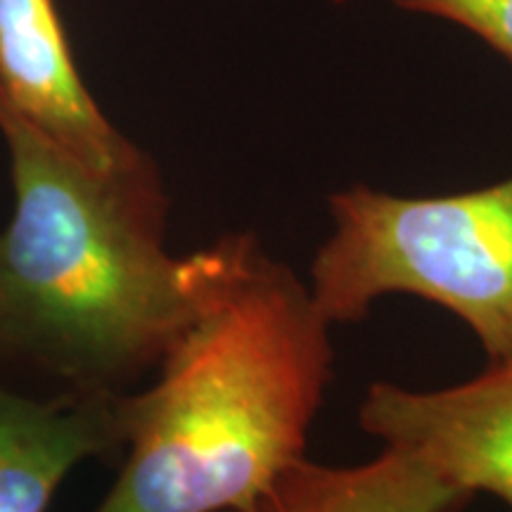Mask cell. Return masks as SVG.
<instances>
[{
	"instance_id": "cell-1",
	"label": "cell",
	"mask_w": 512,
	"mask_h": 512,
	"mask_svg": "<svg viewBox=\"0 0 512 512\" xmlns=\"http://www.w3.org/2000/svg\"><path fill=\"white\" fill-rule=\"evenodd\" d=\"M12 214L0 228V375L43 396H124L202 311L233 233L166 247L155 159L98 169L0 100Z\"/></svg>"
},
{
	"instance_id": "cell-2",
	"label": "cell",
	"mask_w": 512,
	"mask_h": 512,
	"mask_svg": "<svg viewBox=\"0 0 512 512\" xmlns=\"http://www.w3.org/2000/svg\"><path fill=\"white\" fill-rule=\"evenodd\" d=\"M332 323L309 283L252 233L202 311L155 370L126 394L124 463L93 512L240 508L306 444L332 380Z\"/></svg>"
},
{
	"instance_id": "cell-3",
	"label": "cell",
	"mask_w": 512,
	"mask_h": 512,
	"mask_svg": "<svg viewBox=\"0 0 512 512\" xmlns=\"http://www.w3.org/2000/svg\"><path fill=\"white\" fill-rule=\"evenodd\" d=\"M328 204L309 287L332 325L413 294L463 320L489 361L512 356V176L434 197L354 185Z\"/></svg>"
},
{
	"instance_id": "cell-4",
	"label": "cell",
	"mask_w": 512,
	"mask_h": 512,
	"mask_svg": "<svg viewBox=\"0 0 512 512\" xmlns=\"http://www.w3.org/2000/svg\"><path fill=\"white\" fill-rule=\"evenodd\" d=\"M358 422L460 494L494 496L512 510V356L489 361L482 375L453 387L418 392L375 382Z\"/></svg>"
},
{
	"instance_id": "cell-5",
	"label": "cell",
	"mask_w": 512,
	"mask_h": 512,
	"mask_svg": "<svg viewBox=\"0 0 512 512\" xmlns=\"http://www.w3.org/2000/svg\"><path fill=\"white\" fill-rule=\"evenodd\" d=\"M0 100L50 143L98 169H124L147 155L83 83L57 0H0Z\"/></svg>"
},
{
	"instance_id": "cell-6",
	"label": "cell",
	"mask_w": 512,
	"mask_h": 512,
	"mask_svg": "<svg viewBox=\"0 0 512 512\" xmlns=\"http://www.w3.org/2000/svg\"><path fill=\"white\" fill-rule=\"evenodd\" d=\"M124 396H43L0 375V512H46L76 465L124 451Z\"/></svg>"
},
{
	"instance_id": "cell-7",
	"label": "cell",
	"mask_w": 512,
	"mask_h": 512,
	"mask_svg": "<svg viewBox=\"0 0 512 512\" xmlns=\"http://www.w3.org/2000/svg\"><path fill=\"white\" fill-rule=\"evenodd\" d=\"M467 501L422 460L384 446L358 465H323L304 456L252 501L226 512H458Z\"/></svg>"
},
{
	"instance_id": "cell-8",
	"label": "cell",
	"mask_w": 512,
	"mask_h": 512,
	"mask_svg": "<svg viewBox=\"0 0 512 512\" xmlns=\"http://www.w3.org/2000/svg\"><path fill=\"white\" fill-rule=\"evenodd\" d=\"M394 5L458 24L512 64V0H394Z\"/></svg>"
}]
</instances>
